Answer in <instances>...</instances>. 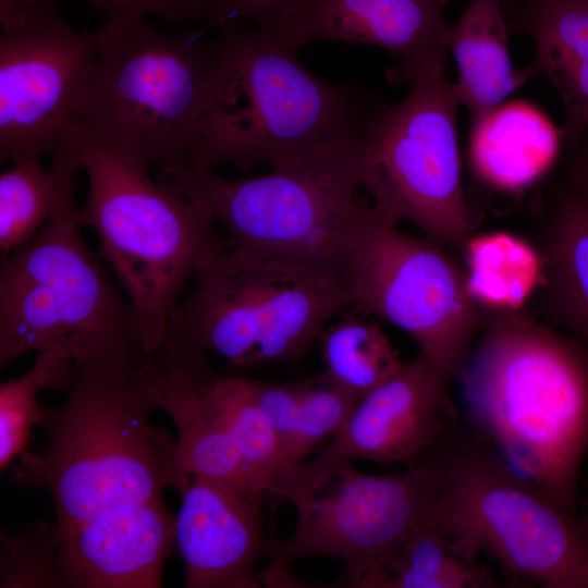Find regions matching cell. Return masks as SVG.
Here are the masks:
<instances>
[{
	"label": "cell",
	"instance_id": "6da1fadb",
	"mask_svg": "<svg viewBox=\"0 0 588 588\" xmlns=\"http://www.w3.org/2000/svg\"><path fill=\"white\" fill-rule=\"evenodd\" d=\"M146 354L74 364L65 400L37 424L47 443L23 451L12 482L47 489L64 531L117 506L163 500L189 481L175 440L149 424L156 404L143 368Z\"/></svg>",
	"mask_w": 588,
	"mask_h": 588
},
{
	"label": "cell",
	"instance_id": "7a4b0ae2",
	"mask_svg": "<svg viewBox=\"0 0 588 588\" xmlns=\"http://www.w3.org/2000/svg\"><path fill=\"white\" fill-rule=\"evenodd\" d=\"M491 311L457 377L471 421L518 473L576 513L588 348L517 310Z\"/></svg>",
	"mask_w": 588,
	"mask_h": 588
},
{
	"label": "cell",
	"instance_id": "3957f363",
	"mask_svg": "<svg viewBox=\"0 0 588 588\" xmlns=\"http://www.w3.org/2000/svg\"><path fill=\"white\" fill-rule=\"evenodd\" d=\"M221 53L198 124L192 173L222 163L272 169L363 134L376 100L352 84L327 82L296 51L258 28L213 26Z\"/></svg>",
	"mask_w": 588,
	"mask_h": 588
},
{
	"label": "cell",
	"instance_id": "277c9868",
	"mask_svg": "<svg viewBox=\"0 0 588 588\" xmlns=\"http://www.w3.org/2000/svg\"><path fill=\"white\" fill-rule=\"evenodd\" d=\"M191 282L162 344L212 353L232 367L302 360L351 305L344 272L228 236L218 235Z\"/></svg>",
	"mask_w": 588,
	"mask_h": 588
},
{
	"label": "cell",
	"instance_id": "5b68a950",
	"mask_svg": "<svg viewBox=\"0 0 588 588\" xmlns=\"http://www.w3.org/2000/svg\"><path fill=\"white\" fill-rule=\"evenodd\" d=\"M97 56L79 126L157 173L188 168L221 39L163 33L146 15L118 13L94 32Z\"/></svg>",
	"mask_w": 588,
	"mask_h": 588
},
{
	"label": "cell",
	"instance_id": "8992f818",
	"mask_svg": "<svg viewBox=\"0 0 588 588\" xmlns=\"http://www.w3.org/2000/svg\"><path fill=\"white\" fill-rule=\"evenodd\" d=\"M64 142L88 179L79 225L94 230L135 313L146 353L166 339L170 317L206 252L215 220L199 203L151 179L149 169L93 136L76 122Z\"/></svg>",
	"mask_w": 588,
	"mask_h": 588
},
{
	"label": "cell",
	"instance_id": "52a82bcc",
	"mask_svg": "<svg viewBox=\"0 0 588 588\" xmlns=\"http://www.w3.org/2000/svg\"><path fill=\"white\" fill-rule=\"evenodd\" d=\"M360 150L362 135L258 176L175 170L156 179L203 205L231 241L345 274L350 250L372 210L359 192Z\"/></svg>",
	"mask_w": 588,
	"mask_h": 588
},
{
	"label": "cell",
	"instance_id": "ba28073f",
	"mask_svg": "<svg viewBox=\"0 0 588 588\" xmlns=\"http://www.w3.org/2000/svg\"><path fill=\"white\" fill-rule=\"evenodd\" d=\"M76 210L2 259L1 367L50 348L74 364L147 354L133 307L85 243Z\"/></svg>",
	"mask_w": 588,
	"mask_h": 588
},
{
	"label": "cell",
	"instance_id": "9c48e42d",
	"mask_svg": "<svg viewBox=\"0 0 588 588\" xmlns=\"http://www.w3.org/2000/svg\"><path fill=\"white\" fill-rule=\"evenodd\" d=\"M442 491L432 526L543 588H588V518L518 473L476 429L438 453Z\"/></svg>",
	"mask_w": 588,
	"mask_h": 588
},
{
	"label": "cell",
	"instance_id": "30bf717a",
	"mask_svg": "<svg viewBox=\"0 0 588 588\" xmlns=\"http://www.w3.org/2000/svg\"><path fill=\"white\" fill-rule=\"evenodd\" d=\"M406 97L377 102L362 134V188L391 222L409 221L429 238L464 246L470 215L462 185L457 114L462 106L444 70L405 74Z\"/></svg>",
	"mask_w": 588,
	"mask_h": 588
},
{
	"label": "cell",
	"instance_id": "8fae6325",
	"mask_svg": "<svg viewBox=\"0 0 588 588\" xmlns=\"http://www.w3.org/2000/svg\"><path fill=\"white\" fill-rule=\"evenodd\" d=\"M442 491L439 456L399 474L372 475L353 462L332 469L310 492L291 501L296 526L273 540L260 584L302 587L290 573L298 560L330 556L342 562L344 587H358L413 529L432 525Z\"/></svg>",
	"mask_w": 588,
	"mask_h": 588
},
{
	"label": "cell",
	"instance_id": "7c38bea8",
	"mask_svg": "<svg viewBox=\"0 0 588 588\" xmlns=\"http://www.w3.org/2000/svg\"><path fill=\"white\" fill-rule=\"evenodd\" d=\"M351 305L406 332L419 354L457 378L487 314L465 270L431 238L407 234L373 206L345 264Z\"/></svg>",
	"mask_w": 588,
	"mask_h": 588
},
{
	"label": "cell",
	"instance_id": "4fadbf2b",
	"mask_svg": "<svg viewBox=\"0 0 588 588\" xmlns=\"http://www.w3.org/2000/svg\"><path fill=\"white\" fill-rule=\"evenodd\" d=\"M0 158L39 159L64 142L97 56L56 3L22 0L0 16Z\"/></svg>",
	"mask_w": 588,
	"mask_h": 588
},
{
	"label": "cell",
	"instance_id": "5bb4252c",
	"mask_svg": "<svg viewBox=\"0 0 588 588\" xmlns=\"http://www.w3.org/2000/svg\"><path fill=\"white\" fill-rule=\"evenodd\" d=\"M451 378L422 355L365 395L331 442L308 462L284 469L280 497L303 494L332 469L354 460L416 466L431 460L455 432Z\"/></svg>",
	"mask_w": 588,
	"mask_h": 588
},
{
	"label": "cell",
	"instance_id": "9a60e30c",
	"mask_svg": "<svg viewBox=\"0 0 588 588\" xmlns=\"http://www.w3.org/2000/svg\"><path fill=\"white\" fill-rule=\"evenodd\" d=\"M175 546L187 588H257L256 566L273 540L264 531L262 494L193 476L181 490Z\"/></svg>",
	"mask_w": 588,
	"mask_h": 588
},
{
	"label": "cell",
	"instance_id": "2e32d148",
	"mask_svg": "<svg viewBox=\"0 0 588 588\" xmlns=\"http://www.w3.org/2000/svg\"><path fill=\"white\" fill-rule=\"evenodd\" d=\"M450 0H296L280 41L297 51L313 40L372 45L401 60L397 83L419 69L444 70Z\"/></svg>",
	"mask_w": 588,
	"mask_h": 588
},
{
	"label": "cell",
	"instance_id": "e0dca14e",
	"mask_svg": "<svg viewBox=\"0 0 588 588\" xmlns=\"http://www.w3.org/2000/svg\"><path fill=\"white\" fill-rule=\"evenodd\" d=\"M56 534L63 588H157L175 546V515L163 500L148 501Z\"/></svg>",
	"mask_w": 588,
	"mask_h": 588
},
{
	"label": "cell",
	"instance_id": "ac0fdd59",
	"mask_svg": "<svg viewBox=\"0 0 588 588\" xmlns=\"http://www.w3.org/2000/svg\"><path fill=\"white\" fill-rule=\"evenodd\" d=\"M206 355L163 344L145 355L143 368L156 407L176 427L175 450L187 477H207L264 494L211 403L208 385L213 368Z\"/></svg>",
	"mask_w": 588,
	"mask_h": 588
},
{
	"label": "cell",
	"instance_id": "d6986e66",
	"mask_svg": "<svg viewBox=\"0 0 588 588\" xmlns=\"http://www.w3.org/2000/svg\"><path fill=\"white\" fill-rule=\"evenodd\" d=\"M507 21L534 39L530 64L559 94L563 138L578 147L588 137V0H524Z\"/></svg>",
	"mask_w": 588,
	"mask_h": 588
},
{
	"label": "cell",
	"instance_id": "ffe728a7",
	"mask_svg": "<svg viewBox=\"0 0 588 588\" xmlns=\"http://www.w3.org/2000/svg\"><path fill=\"white\" fill-rule=\"evenodd\" d=\"M562 140V130L541 109L514 99L470 122L468 156L486 185L520 193L551 169Z\"/></svg>",
	"mask_w": 588,
	"mask_h": 588
},
{
	"label": "cell",
	"instance_id": "44dd1931",
	"mask_svg": "<svg viewBox=\"0 0 588 588\" xmlns=\"http://www.w3.org/2000/svg\"><path fill=\"white\" fill-rule=\"evenodd\" d=\"M511 34L500 0H471L460 20L445 29V46L457 69L454 84L470 122L507 101L537 75L531 64L514 66Z\"/></svg>",
	"mask_w": 588,
	"mask_h": 588
},
{
	"label": "cell",
	"instance_id": "7402d4cb",
	"mask_svg": "<svg viewBox=\"0 0 588 588\" xmlns=\"http://www.w3.org/2000/svg\"><path fill=\"white\" fill-rule=\"evenodd\" d=\"M542 306L588 348V197L572 189L559 201L540 252Z\"/></svg>",
	"mask_w": 588,
	"mask_h": 588
},
{
	"label": "cell",
	"instance_id": "603a6c76",
	"mask_svg": "<svg viewBox=\"0 0 588 588\" xmlns=\"http://www.w3.org/2000/svg\"><path fill=\"white\" fill-rule=\"evenodd\" d=\"M83 163L65 142L52 152V166L24 159L0 175V249L12 254L50 220L75 211L76 176Z\"/></svg>",
	"mask_w": 588,
	"mask_h": 588
},
{
	"label": "cell",
	"instance_id": "cb8c5ba5",
	"mask_svg": "<svg viewBox=\"0 0 588 588\" xmlns=\"http://www.w3.org/2000/svg\"><path fill=\"white\" fill-rule=\"evenodd\" d=\"M478 551L432 525L406 535L359 588L498 587Z\"/></svg>",
	"mask_w": 588,
	"mask_h": 588
},
{
	"label": "cell",
	"instance_id": "d4e9b609",
	"mask_svg": "<svg viewBox=\"0 0 588 588\" xmlns=\"http://www.w3.org/2000/svg\"><path fill=\"white\" fill-rule=\"evenodd\" d=\"M464 255L467 292L487 309L517 310L541 282V254L513 234L492 232L468 238Z\"/></svg>",
	"mask_w": 588,
	"mask_h": 588
},
{
	"label": "cell",
	"instance_id": "484cf974",
	"mask_svg": "<svg viewBox=\"0 0 588 588\" xmlns=\"http://www.w3.org/2000/svg\"><path fill=\"white\" fill-rule=\"evenodd\" d=\"M332 382L364 397L390 379L404 364L376 322L347 316L327 326L319 336Z\"/></svg>",
	"mask_w": 588,
	"mask_h": 588
},
{
	"label": "cell",
	"instance_id": "4316f807",
	"mask_svg": "<svg viewBox=\"0 0 588 588\" xmlns=\"http://www.w3.org/2000/svg\"><path fill=\"white\" fill-rule=\"evenodd\" d=\"M211 403L235 443L257 489L269 492L280 471V442L255 404L247 378L211 372Z\"/></svg>",
	"mask_w": 588,
	"mask_h": 588
},
{
	"label": "cell",
	"instance_id": "83f0119b",
	"mask_svg": "<svg viewBox=\"0 0 588 588\" xmlns=\"http://www.w3.org/2000/svg\"><path fill=\"white\" fill-rule=\"evenodd\" d=\"M73 360L63 351L39 352L24 375L0 385V467L3 471L25 449L33 426L41 418L37 395L44 388H69Z\"/></svg>",
	"mask_w": 588,
	"mask_h": 588
},
{
	"label": "cell",
	"instance_id": "f1b7e54d",
	"mask_svg": "<svg viewBox=\"0 0 588 588\" xmlns=\"http://www.w3.org/2000/svg\"><path fill=\"white\" fill-rule=\"evenodd\" d=\"M362 399L332 382L323 372L303 380L296 424L282 449L279 473L303 463L322 440L334 436Z\"/></svg>",
	"mask_w": 588,
	"mask_h": 588
},
{
	"label": "cell",
	"instance_id": "f546056e",
	"mask_svg": "<svg viewBox=\"0 0 588 588\" xmlns=\"http://www.w3.org/2000/svg\"><path fill=\"white\" fill-rule=\"evenodd\" d=\"M57 524L36 522L17 534L1 532V588H63Z\"/></svg>",
	"mask_w": 588,
	"mask_h": 588
},
{
	"label": "cell",
	"instance_id": "4dcf8cb0",
	"mask_svg": "<svg viewBox=\"0 0 588 588\" xmlns=\"http://www.w3.org/2000/svg\"><path fill=\"white\" fill-rule=\"evenodd\" d=\"M250 395L265 418L268 420L282 449L291 437L303 393V381L273 382L247 378Z\"/></svg>",
	"mask_w": 588,
	"mask_h": 588
},
{
	"label": "cell",
	"instance_id": "1f68e13d",
	"mask_svg": "<svg viewBox=\"0 0 588 588\" xmlns=\"http://www.w3.org/2000/svg\"><path fill=\"white\" fill-rule=\"evenodd\" d=\"M296 0H210L205 19L213 27L235 22L250 21L274 38L283 33Z\"/></svg>",
	"mask_w": 588,
	"mask_h": 588
},
{
	"label": "cell",
	"instance_id": "d6a6232c",
	"mask_svg": "<svg viewBox=\"0 0 588 588\" xmlns=\"http://www.w3.org/2000/svg\"><path fill=\"white\" fill-rule=\"evenodd\" d=\"M56 3L58 0H45ZM111 14H155L171 24L205 17L210 0H86Z\"/></svg>",
	"mask_w": 588,
	"mask_h": 588
},
{
	"label": "cell",
	"instance_id": "836d02e7",
	"mask_svg": "<svg viewBox=\"0 0 588 588\" xmlns=\"http://www.w3.org/2000/svg\"><path fill=\"white\" fill-rule=\"evenodd\" d=\"M580 146L572 167V189L588 197V142Z\"/></svg>",
	"mask_w": 588,
	"mask_h": 588
},
{
	"label": "cell",
	"instance_id": "e575fe53",
	"mask_svg": "<svg viewBox=\"0 0 588 588\" xmlns=\"http://www.w3.org/2000/svg\"><path fill=\"white\" fill-rule=\"evenodd\" d=\"M504 10H510L513 8L519 0H500Z\"/></svg>",
	"mask_w": 588,
	"mask_h": 588
}]
</instances>
